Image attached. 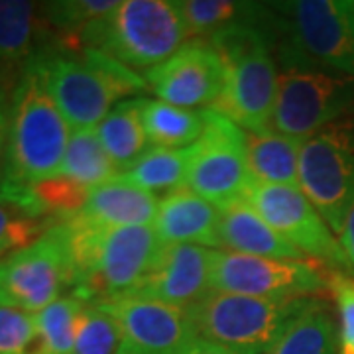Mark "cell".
<instances>
[{
	"instance_id": "44dd1931",
	"label": "cell",
	"mask_w": 354,
	"mask_h": 354,
	"mask_svg": "<svg viewBox=\"0 0 354 354\" xmlns=\"http://www.w3.org/2000/svg\"><path fill=\"white\" fill-rule=\"evenodd\" d=\"M179 12L193 39H211L228 28L241 24H274V6L230 0H183Z\"/></svg>"
},
{
	"instance_id": "7402d4cb",
	"label": "cell",
	"mask_w": 354,
	"mask_h": 354,
	"mask_svg": "<svg viewBox=\"0 0 354 354\" xmlns=\"http://www.w3.org/2000/svg\"><path fill=\"white\" fill-rule=\"evenodd\" d=\"M39 8L36 2L0 0V79L22 71L39 50Z\"/></svg>"
},
{
	"instance_id": "4fadbf2b",
	"label": "cell",
	"mask_w": 354,
	"mask_h": 354,
	"mask_svg": "<svg viewBox=\"0 0 354 354\" xmlns=\"http://www.w3.org/2000/svg\"><path fill=\"white\" fill-rule=\"evenodd\" d=\"M246 203L305 258H315L330 270H351L339 239L301 189L254 183Z\"/></svg>"
},
{
	"instance_id": "7c38bea8",
	"label": "cell",
	"mask_w": 354,
	"mask_h": 354,
	"mask_svg": "<svg viewBox=\"0 0 354 354\" xmlns=\"http://www.w3.org/2000/svg\"><path fill=\"white\" fill-rule=\"evenodd\" d=\"M329 290V272L309 260H278L216 250L211 291L266 297L304 299Z\"/></svg>"
},
{
	"instance_id": "3957f363",
	"label": "cell",
	"mask_w": 354,
	"mask_h": 354,
	"mask_svg": "<svg viewBox=\"0 0 354 354\" xmlns=\"http://www.w3.org/2000/svg\"><path fill=\"white\" fill-rule=\"evenodd\" d=\"M71 127L48 87L38 53L18 73L10 99L6 183H36L59 176Z\"/></svg>"
},
{
	"instance_id": "2e32d148",
	"label": "cell",
	"mask_w": 354,
	"mask_h": 354,
	"mask_svg": "<svg viewBox=\"0 0 354 354\" xmlns=\"http://www.w3.org/2000/svg\"><path fill=\"white\" fill-rule=\"evenodd\" d=\"M215 252L195 244H162L132 297L189 309L211 291Z\"/></svg>"
},
{
	"instance_id": "8fae6325",
	"label": "cell",
	"mask_w": 354,
	"mask_h": 354,
	"mask_svg": "<svg viewBox=\"0 0 354 354\" xmlns=\"http://www.w3.org/2000/svg\"><path fill=\"white\" fill-rule=\"evenodd\" d=\"M71 291V262L53 223L38 241L0 260V305L36 315Z\"/></svg>"
},
{
	"instance_id": "83f0119b",
	"label": "cell",
	"mask_w": 354,
	"mask_h": 354,
	"mask_svg": "<svg viewBox=\"0 0 354 354\" xmlns=\"http://www.w3.org/2000/svg\"><path fill=\"white\" fill-rule=\"evenodd\" d=\"M116 0H53L41 2L39 22L53 28L69 44H79L91 26L116 8Z\"/></svg>"
},
{
	"instance_id": "d590c367",
	"label": "cell",
	"mask_w": 354,
	"mask_h": 354,
	"mask_svg": "<svg viewBox=\"0 0 354 354\" xmlns=\"http://www.w3.org/2000/svg\"><path fill=\"white\" fill-rule=\"evenodd\" d=\"M181 354H234L227 351V348H223V346H218V344H213V342L209 341H203V339H197V341L189 344L185 351Z\"/></svg>"
},
{
	"instance_id": "6da1fadb",
	"label": "cell",
	"mask_w": 354,
	"mask_h": 354,
	"mask_svg": "<svg viewBox=\"0 0 354 354\" xmlns=\"http://www.w3.org/2000/svg\"><path fill=\"white\" fill-rule=\"evenodd\" d=\"M57 227L71 262L69 295L87 305L132 297L162 248L153 227H104L79 215Z\"/></svg>"
},
{
	"instance_id": "484cf974",
	"label": "cell",
	"mask_w": 354,
	"mask_h": 354,
	"mask_svg": "<svg viewBox=\"0 0 354 354\" xmlns=\"http://www.w3.org/2000/svg\"><path fill=\"white\" fill-rule=\"evenodd\" d=\"M59 176L91 189L118 176V169L102 148L97 128L71 130Z\"/></svg>"
},
{
	"instance_id": "d4e9b609",
	"label": "cell",
	"mask_w": 354,
	"mask_h": 354,
	"mask_svg": "<svg viewBox=\"0 0 354 354\" xmlns=\"http://www.w3.org/2000/svg\"><path fill=\"white\" fill-rule=\"evenodd\" d=\"M142 124L152 146L189 148L205 130V111L142 97Z\"/></svg>"
},
{
	"instance_id": "9a60e30c",
	"label": "cell",
	"mask_w": 354,
	"mask_h": 354,
	"mask_svg": "<svg viewBox=\"0 0 354 354\" xmlns=\"http://www.w3.org/2000/svg\"><path fill=\"white\" fill-rule=\"evenodd\" d=\"M97 307L118 323L120 354H181L199 339L187 309L142 297H124Z\"/></svg>"
},
{
	"instance_id": "5b68a950",
	"label": "cell",
	"mask_w": 354,
	"mask_h": 354,
	"mask_svg": "<svg viewBox=\"0 0 354 354\" xmlns=\"http://www.w3.org/2000/svg\"><path fill=\"white\" fill-rule=\"evenodd\" d=\"M274 32L281 69L321 67L354 77V2H276Z\"/></svg>"
},
{
	"instance_id": "1f68e13d",
	"label": "cell",
	"mask_w": 354,
	"mask_h": 354,
	"mask_svg": "<svg viewBox=\"0 0 354 354\" xmlns=\"http://www.w3.org/2000/svg\"><path fill=\"white\" fill-rule=\"evenodd\" d=\"M50 227L44 221L28 218L0 203V258L38 241Z\"/></svg>"
},
{
	"instance_id": "52a82bcc",
	"label": "cell",
	"mask_w": 354,
	"mask_h": 354,
	"mask_svg": "<svg viewBox=\"0 0 354 354\" xmlns=\"http://www.w3.org/2000/svg\"><path fill=\"white\" fill-rule=\"evenodd\" d=\"M313 299H266L209 291L187 311L203 341L234 354H266Z\"/></svg>"
},
{
	"instance_id": "30bf717a",
	"label": "cell",
	"mask_w": 354,
	"mask_h": 354,
	"mask_svg": "<svg viewBox=\"0 0 354 354\" xmlns=\"http://www.w3.org/2000/svg\"><path fill=\"white\" fill-rule=\"evenodd\" d=\"M205 111V130L189 148L185 187L218 211L246 201L254 179L248 167L244 130L215 109Z\"/></svg>"
},
{
	"instance_id": "7a4b0ae2",
	"label": "cell",
	"mask_w": 354,
	"mask_h": 354,
	"mask_svg": "<svg viewBox=\"0 0 354 354\" xmlns=\"http://www.w3.org/2000/svg\"><path fill=\"white\" fill-rule=\"evenodd\" d=\"M48 87L71 130L97 128L120 101L132 99L148 83L136 71L93 48L65 41L39 46Z\"/></svg>"
},
{
	"instance_id": "277c9868",
	"label": "cell",
	"mask_w": 354,
	"mask_h": 354,
	"mask_svg": "<svg viewBox=\"0 0 354 354\" xmlns=\"http://www.w3.org/2000/svg\"><path fill=\"white\" fill-rule=\"evenodd\" d=\"M227 67L221 99L213 106L246 132L270 130L278 95L274 24H241L207 39Z\"/></svg>"
},
{
	"instance_id": "603a6c76",
	"label": "cell",
	"mask_w": 354,
	"mask_h": 354,
	"mask_svg": "<svg viewBox=\"0 0 354 354\" xmlns=\"http://www.w3.org/2000/svg\"><path fill=\"white\" fill-rule=\"evenodd\" d=\"M104 152L118 169V174L130 169L146 152L148 136L142 124V97L120 101L97 127Z\"/></svg>"
},
{
	"instance_id": "e575fe53",
	"label": "cell",
	"mask_w": 354,
	"mask_h": 354,
	"mask_svg": "<svg viewBox=\"0 0 354 354\" xmlns=\"http://www.w3.org/2000/svg\"><path fill=\"white\" fill-rule=\"evenodd\" d=\"M339 242H341L342 250L346 254V260L351 264V272H354V207L351 209V213H348L344 225H342Z\"/></svg>"
},
{
	"instance_id": "f546056e",
	"label": "cell",
	"mask_w": 354,
	"mask_h": 354,
	"mask_svg": "<svg viewBox=\"0 0 354 354\" xmlns=\"http://www.w3.org/2000/svg\"><path fill=\"white\" fill-rule=\"evenodd\" d=\"M122 333L113 315L97 305H81L75 319V354H120Z\"/></svg>"
},
{
	"instance_id": "e0dca14e",
	"label": "cell",
	"mask_w": 354,
	"mask_h": 354,
	"mask_svg": "<svg viewBox=\"0 0 354 354\" xmlns=\"http://www.w3.org/2000/svg\"><path fill=\"white\" fill-rule=\"evenodd\" d=\"M218 216L221 211L215 205L205 201L189 187H179L160 199L153 230L162 244L218 248Z\"/></svg>"
},
{
	"instance_id": "ffe728a7",
	"label": "cell",
	"mask_w": 354,
	"mask_h": 354,
	"mask_svg": "<svg viewBox=\"0 0 354 354\" xmlns=\"http://www.w3.org/2000/svg\"><path fill=\"white\" fill-rule=\"evenodd\" d=\"M244 140L254 183L299 189V153L304 140L283 136L274 130H244Z\"/></svg>"
},
{
	"instance_id": "8992f818",
	"label": "cell",
	"mask_w": 354,
	"mask_h": 354,
	"mask_svg": "<svg viewBox=\"0 0 354 354\" xmlns=\"http://www.w3.org/2000/svg\"><path fill=\"white\" fill-rule=\"evenodd\" d=\"M189 38L177 2L122 0L88 28L77 46L99 50L132 71H150Z\"/></svg>"
},
{
	"instance_id": "f1b7e54d",
	"label": "cell",
	"mask_w": 354,
	"mask_h": 354,
	"mask_svg": "<svg viewBox=\"0 0 354 354\" xmlns=\"http://www.w3.org/2000/svg\"><path fill=\"white\" fill-rule=\"evenodd\" d=\"M81 301L65 295L36 313L38 339L28 354H75V319Z\"/></svg>"
},
{
	"instance_id": "cb8c5ba5",
	"label": "cell",
	"mask_w": 354,
	"mask_h": 354,
	"mask_svg": "<svg viewBox=\"0 0 354 354\" xmlns=\"http://www.w3.org/2000/svg\"><path fill=\"white\" fill-rule=\"evenodd\" d=\"M266 354H339V327L329 305L315 297Z\"/></svg>"
},
{
	"instance_id": "ba28073f",
	"label": "cell",
	"mask_w": 354,
	"mask_h": 354,
	"mask_svg": "<svg viewBox=\"0 0 354 354\" xmlns=\"http://www.w3.org/2000/svg\"><path fill=\"white\" fill-rule=\"evenodd\" d=\"M299 189L335 234L354 207V116L321 128L304 140Z\"/></svg>"
},
{
	"instance_id": "d6986e66",
	"label": "cell",
	"mask_w": 354,
	"mask_h": 354,
	"mask_svg": "<svg viewBox=\"0 0 354 354\" xmlns=\"http://www.w3.org/2000/svg\"><path fill=\"white\" fill-rule=\"evenodd\" d=\"M218 239L221 246L228 252L278 260H305V254L281 239L246 201L221 211Z\"/></svg>"
},
{
	"instance_id": "d6a6232c",
	"label": "cell",
	"mask_w": 354,
	"mask_h": 354,
	"mask_svg": "<svg viewBox=\"0 0 354 354\" xmlns=\"http://www.w3.org/2000/svg\"><path fill=\"white\" fill-rule=\"evenodd\" d=\"M329 291L339 313V354H354V278L341 270H330Z\"/></svg>"
},
{
	"instance_id": "4dcf8cb0",
	"label": "cell",
	"mask_w": 354,
	"mask_h": 354,
	"mask_svg": "<svg viewBox=\"0 0 354 354\" xmlns=\"http://www.w3.org/2000/svg\"><path fill=\"white\" fill-rule=\"evenodd\" d=\"M36 339V315L0 305V354H28Z\"/></svg>"
},
{
	"instance_id": "4316f807",
	"label": "cell",
	"mask_w": 354,
	"mask_h": 354,
	"mask_svg": "<svg viewBox=\"0 0 354 354\" xmlns=\"http://www.w3.org/2000/svg\"><path fill=\"white\" fill-rule=\"evenodd\" d=\"M191 148V146H189ZM189 148L152 146L138 158L130 169L118 174L122 179L146 191H174L185 185L189 167Z\"/></svg>"
},
{
	"instance_id": "9c48e42d",
	"label": "cell",
	"mask_w": 354,
	"mask_h": 354,
	"mask_svg": "<svg viewBox=\"0 0 354 354\" xmlns=\"http://www.w3.org/2000/svg\"><path fill=\"white\" fill-rule=\"evenodd\" d=\"M346 116H354V77L321 67L279 69L270 130L307 140Z\"/></svg>"
},
{
	"instance_id": "836d02e7",
	"label": "cell",
	"mask_w": 354,
	"mask_h": 354,
	"mask_svg": "<svg viewBox=\"0 0 354 354\" xmlns=\"http://www.w3.org/2000/svg\"><path fill=\"white\" fill-rule=\"evenodd\" d=\"M10 99L12 88L6 87L0 79V183L6 174V156H8V136H10Z\"/></svg>"
},
{
	"instance_id": "5bb4252c",
	"label": "cell",
	"mask_w": 354,
	"mask_h": 354,
	"mask_svg": "<svg viewBox=\"0 0 354 354\" xmlns=\"http://www.w3.org/2000/svg\"><path fill=\"white\" fill-rule=\"evenodd\" d=\"M144 79L160 101L183 109H213L225 88L227 67L209 41L191 39Z\"/></svg>"
},
{
	"instance_id": "ac0fdd59",
	"label": "cell",
	"mask_w": 354,
	"mask_h": 354,
	"mask_svg": "<svg viewBox=\"0 0 354 354\" xmlns=\"http://www.w3.org/2000/svg\"><path fill=\"white\" fill-rule=\"evenodd\" d=\"M158 205L156 193L116 176L91 189L79 216L104 227H153Z\"/></svg>"
}]
</instances>
